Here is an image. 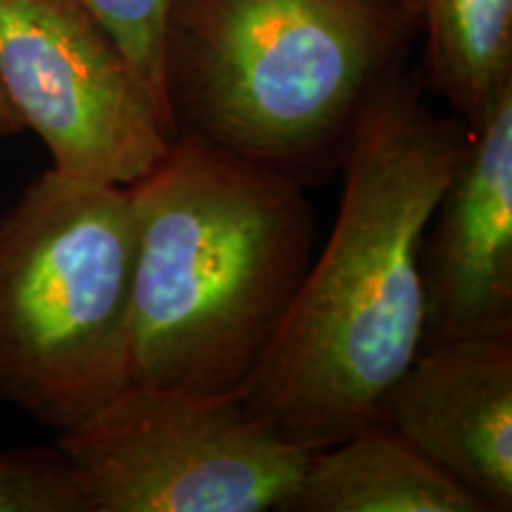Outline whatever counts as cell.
Returning <instances> with one entry per match:
<instances>
[{
  "label": "cell",
  "instance_id": "9",
  "mask_svg": "<svg viewBox=\"0 0 512 512\" xmlns=\"http://www.w3.org/2000/svg\"><path fill=\"white\" fill-rule=\"evenodd\" d=\"M283 512H486L389 422L311 451Z\"/></svg>",
  "mask_w": 512,
  "mask_h": 512
},
{
  "label": "cell",
  "instance_id": "8",
  "mask_svg": "<svg viewBox=\"0 0 512 512\" xmlns=\"http://www.w3.org/2000/svg\"><path fill=\"white\" fill-rule=\"evenodd\" d=\"M382 420L486 512L512 510V335L425 342Z\"/></svg>",
  "mask_w": 512,
  "mask_h": 512
},
{
  "label": "cell",
  "instance_id": "13",
  "mask_svg": "<svg viewBox=\"0 0 512 512\" xmlns=\"http://www.w3.org/2000/svg\"><path fill=\"white\" fill-rule=\"evenodd\" d=\"M19 131H24L22 121H19L15 110L10 107L8 98H5L3 91H0V138L17 136Z\"/></svg>",
  "mask_w": 512,
  "mask_h": 512
},
{
  "label": "cell",
  "instance_id": "5",
  "mask_svg": "<svg viewBox=\"0 0 512 512\" xmlns=\"http://www.w3.org/2000/svg\"><path fill=\"white\" fill-rule=\"evenodd\" d=\"M55 446L86 512L280 510L311 456L256 422L240 394L136 382Z\"/></svg>",
  "mask_w": 512,
  "mask_h": 512
},
{
  "label": "cell",
  "instance_id": "2",
  "mask_svg": "<svg viewBox=\"0 0 512 512\" xmlns=\"http://www.w3.org/2000/svg\"><path fill=\"white\" fill-rule=\"evenodd\" d=\"M131 190L133 382L240 394L313 261L316 214L304 181L178 133Z\"/></svg>",
  "mask_w": 512,
  "mask_h": 512
},
{
  "label": "cell",
  "instance_id": "12",
  "mask_svg": "<svg viewBox=\"0 0 512 512\" xmlns=\"http://www.w3.org/2000/svg\"><path fill=\"white\" fill-rule=\"evenodd\" d=\"M81 3L114 36L171 124L162 76V31L169 0H81Z\"/></svg>",
  "mask_w": 512,
  "mask_h": 512
},
{
  "label": "cell",
  "instance_id": "4",
  "mask_svg": "<svg viewBox=\"0 0 512 512\" xmlns=\"http://www.w3.org/2000/svg\"><path fill=\"white\" fill-rule=\"evenodd\" d=\"M131 185L48 169L0 214V399L72 432L133 384Z\"/></svg>",
  "mask_w": 512,
  "mask_h": 512
},
{
  "label": "cell",
  "instance_id": "7",
  "mask_svg": "<svg viewBox=\"0 0 512 512\" xmlns=\"http://www.w3.org/2000/svg\"><path fill=\"white\" fill-rule=\"evenodd\" d=\"M472 128L427 228V339L512 335V83Z\"/></svg>",
  "mask_w": 512,
  "mask_h": 512
},
{
  "label": "cell",
  "instance_id": "14",
  "mask_svg": "<svg viewBox=\"0 0 512 512\" xmlns=\"http://www.w3.org/2000/svg\"><path fill=\"white\" fill-rule=\"evenodd\" d=\"M394 3L399 5V8L406 10V15L411 17L415 22V27H418V0H394Z\"/></svg>",
  "mask_w": 512,
  "mask_h": 512
},
{
  "label": "cell",
  "instance_id": "1",
  "mask_svg": "<svg viewBox=\"0 0 512 512\" xmlns=\"http://www.w3.org/2000/svg\"><path fill=\"white\" fill-rule=\"evenodd\" d=\"M470 136L401 64L363 102L339 159L335 228L240 392L266 430L318 451L382 422L427 339V228Z\"/></svg>",
  "mask_w": 512,
  "mask_h": 512
},
{
  "label": "cell",
  "instance_id": "6",
  "mask_svg": "<svg viewBox=\"0 0 512 512\" xmlns=\"http://www.w3.org/2000/svg\"><path fill=\"white\" fill-rule=\"evenodd\" d=\"M0 91L69 178L136 185L174 128L81 0H0Z\"/></svg>",
  "mask_w": 512,
  "mask_h": 512
},
{
  "label": "cell",
  "instance_id": "11",
  "mask_svg": "<svg viewBox=\"0 0 512 512\" xmlns=\"http://www.w3.org/2000/svg\"><path fill=\"white\" fill-rule=\"evenodd\" d=\"M0 512H86L57 446L0 451Z\"/></svg>",
  "mask_w": 512,
  "mask_h": 512
},
{
  "label": "cell",
  "instance_id": "3",
  "mask_svg": "<svg viewBox=\"0 0 512 512\" xmlns=\"http://www.w3.org/2000/svg\"><path fill=\"white\" fill-rule=\"evenodd\" d=\"M415 31L394 0H169L174 136L311 178L342 159L363 102Z\"/></svg>",
  "mask_w": 512,
  "mask_h": 512
},
{
  "label": "cell",
  "instance_id": "10",
  "mask_svg": "<svg viewBox=\"0 0 512 512\" xmlns=\"http://www.w3.org/2000/svg\"><path fill=\"white\" fill-rule=\"evenodd\" d=\"M427 83L475 126L512 83V0H418Z\"/></svg>",
  "mask_w": 512,
  "mask_h": 512
}]
</instances>
